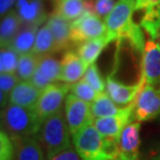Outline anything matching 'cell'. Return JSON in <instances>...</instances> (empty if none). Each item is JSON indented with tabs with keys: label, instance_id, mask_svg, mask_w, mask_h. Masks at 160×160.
<instances>
[{
	"label": "cell",
	"instance_id": "cell-1",
	"mask_svg": "<svg viewBox=\"0 0 160 160\" xmlns=\"http://www.w3.org/2000/svg\"><path fill=\"white\" fill-rule=\"evenodd\" d=\"M72 142L82 160H113L119 156L118 142L104 138L94 123L73 134Z\"/></svg>",
	"mask_w": 160,
	"mask_h": 160
},
{
	"label": "cell",
	"instance_id": "cell-2",
	"mask_svg": "<svg viewBox=\"0 0 160 160\" xmlns=\"http://www.w3.org/2000/svg\"><path fill=\"white\" fill-rule=\"evenodd\" d=\"M71 136L72 134L67 123L65 110L62 109L45 120L38 134V138L46 152L47 160L73 147Z\"/></svg>",
	"mask_w": 160,
	"mask_h": 160
},
{
	"label": "cell",
	"instance_id": "cell-3",
	"mask_svg": "<svg viewBox=\"0 0 160 160\" xmlns=\"http://www.w3.org/2000/svg\"><path fill=\"white\" fill-rule=\"evenodd\" d=\"M2 129L12 138L37 136L44 121L36 109L8 104L2 111Z\"/></svg>",
	"mask_w": 160,
	"mask_h": 160
},
{
	"label": "cell",
	"instance_id": "cell-4",
	"mask_svg": "<svg viewBox=\"0 0 160 160\" xmlns=\"http://www.w3.org/2000/svg\"><path fill=\"white\" fill-rule=\"evenodd\" d=\"M71 91V84L68 83H51L43 89L34 109L42 120L45 121L49 117L62 109L68 92Z\"/></svg>",
	"mask_w": 160,
	"mask_h": 160
},
{
	"label": "cell",
	"instance_id": "cell-5",
	"mask_svg": "<svg viewBox=\"0 0 160 160\" xmlns=\"http://www.w3.org/2000/svg\"><path fill=\"white\" fill-rule=\"evenodd\" d=\"M135 11V0H119L110 14L105 18L107 38L111 43L119 41L122 34L132 23V15Z\"/></svg>",
	"mask_w": 160,
	"mask_h": 160
},
{
	"label": "cell",
	"instance_id": "cell-6",
	"mask_svg": "<svg viewBox=\"0 0 160 160\" xmlns=\"http://www.w3.org/2000/svg\"><path fill=\"white\" fill-rule=\"evenodd\" d=\"M107 28L105 22L94 14L83 12L78 19L72 22L71 25V42L75 44H82L88 41L105 37Z\"/></svg>",
	"mask_w": 160,
	"mask_h": 160
},
{
	"label": "cell",
	"instance_id": "cell-7",
	"mask_svg": "<svg viewBox=\"0 0 160 160\" xmlns=\"http://www.w3.org/2000/svg\"><path fill=\"white\" fill-rule=\"evenodd\" d=\"M134 107H135V103L132 102L131 104L122 108V110L118 114L101 118V119H95L94 126L104 138L118 142L122 131L134 119Z\"/></svg>",
	"mask_w": 160,
	"mask_h": 160
},
{
	"label": "cell",
	"instance_id": "cell-8",
	"mask_svg": "<svg viewBox=\"0 0 160 160\" xmlns=\"http://www.w3.org/2000/svg\"><path fill=\"white\" fill-rule=\"evenodd\" d=\"M63 110H65L66 120L72 135L85 126L94 123L91 103L81 100L73 94L67 96Z\"/></svg>",
	"mask_w": 160,
	"mask_h": 160
},
{
	"label": "cell",
	"instance_id": "cell-9",
	"mask_svg": "<svg viewBox=\"0 0 160 160\" xmlns=\"http://www.w3.org/2000/svg\"><path fill=\"white\" fill-rule=\"evenodd\" d=\"M134 103V119L137 122L156 119L160 116V88L146 83Z\"/></svg>",
	"mask_w": 160,
	"mask_h": 160
},
{
	"label": "cell",
	"instance_id": "cell-10",
	"mask_svg": "<svg viewBox=\"0 0 160 160\" xmlns=\"http://www.w3.org/2000/svg\"><path fill=\"white\" fill-rule=\"evenodd\" d=\"M146 85V80L140 77L139 81L133 85H126L109 75L106 79V89L105 92L111 98L114 103L121 107H125L135 101L137 95Z\"/></svg>",
	"mask_w": 160,
	"mask_h": 160
},
{
	"label": "cell",
	"instance_id": "cell-11",
	"mask_svg": "<svg viewBox=\"0 0 160 160\" xmlns=\"http://www.w3.org/2000/svg\"><path fill=\"white\" fill-rule=\"evenodd\" d=\"M142 78L147 84L157 85L160 83V45L154 40L146 42L142 59Z\"/></svg>",
	"mask_w": 160,
	"mask_h": 160
},
{
	"label": "cell",
	"instance_id": "cell-12",
	"mask_svg": "<svg viewBox=\"0 0 160 160\" xmlns=\"http://www.w3.org/2000/svg\"><path fill=\"white\" fill-rule=\"evenodd\" d=\"M140 146V122H131L118 139L119 157L124 160H138Z\"/></svg>",
	"mask_w": 160,
	"mask_h": 160
},
{
	"label": "cell",
	"instance_id": "cell-13",
	"mask_svg": "<svg viewBox=\"0 0 160 160\" xmlns=\"http://www.w3.org/2000/svg\"><path fill=\"white\" fill-rule=\"evenodd\" d=\"M62 66L57 59L51 56H42L38 68L29 81L41 91H43L51 83L59 81Z\"/></svg>",
	"mask_w": 160,
	"mask_h": 160
},
{
	"label": "cell",
	"instance_id": "cell-14",
	"mask_svg": "<svg viewBox=\"0 0 160 160\" xmlns=\"http://www.w3.org/2000/svg\"><path fill=\"white\" fill-rule=\"evenodd\" d=\"M60 66H62V71H60L59 81L68 84H74L81 80L88 68L79 57L77 52L71 50L67 51L63 54Z\"/></svg>",
	"mask_w": 160,
	"mask_h": 160
},
{
	"label": "cell",
	"instance_id": "cell-15",
	"mask_svg": "<svg viewBox=\"0 0 160 160\" xmlns=\"http://www.w3.org/2000/svg\"><path fill=\"white\" fill-rule=\"evenodd\" d=\"M12 140L16 146L15 160H47L38 136L18 137Z\"/></svg>",
	"mask_w": 160,
	"mask_h": 160
},
{
	"label": "cell",
	"instance_id": "cell-16",
	"mask_svg": "<svg viewBox=\"0 0 160 160\" xmlns=\"http://www.w3.org/2000/svg\"><path fill=\"white\" fill-rule=\"evenodd\" d=\"M16 8L23 24L40 25L47 19L43 0H17Z\"/></svg>",
	"mask_w": 160,
	"mask_h": 160
},
{
	"label": "cell",
	"instance_id": "cell-17",
	"mask_svg": "<svg viewBox=\"0 0 160 160\" xmlns=\"http://www.w3.org/2000/svg\"><path fill=\"white\" fill-rule=\"evenodd\" d=\"M42 91L30 81H20L9 96V104L33 108L39 100Z\"/></svg>",
	"mask_w": 160,
	"mask_h": 160
},
{
	"label": "cell",
	"instance_id": "cell-18",
	"mask_svg": "<svg viewBox=\"0 0 160 160\" xmlns=\"http://www.w3.org/2000/svg\"><path fill=\"white\" fill-rule=\"evenodd\" d=\"M47 25L52 31L56 52L67 49L71 44V21L53 14L48 19Z\"/></svg>",
	"mask_w": 160,
	"mask_h": 160
},
{
	"label": "cell",
	"instance_id": "cell-19",
	"mask_svg": "<svg viewBox=\"0 0 160 160\" xmlns=\"http://www.w3.org/2000/svg\"><path fill=\"white\" fill-rule=\"evenodd\" d=\"M38 31H39V25L24 24V26L20 28L17 36L12 40L11 47L20 56L31 53L36 43Z\"/></svg>",
	"mask_w": 160,
	"mask_h": 160
},
{
	"label": "cell",
	"instance_id": "cell-20",
	"mask_svg": "<svg viewBox=\"0 0 160 160\" xmlns=\"http://www.w3.org/2000/svg\"><path fill=\"white\" fill-rule=\"evenodd\" d=\"M110 42L108 40L107 36L98 38V39H94L80 44L77 47L76 52H77L80 58L83 60V62L88 67H89L97 60L102 50Z\"/></svg>",
	"mask_w": 160,
	"mask_h": 160
},
{
	"label": "cell",
	"instance_id": "cell-21",
	"mask_svg": "<svg viewBox=\"0 0 160 160\" xmlns=\"http://www.w3.org/2000/svg\"><path fill=\"white\" fill-rule=\"evenodd\" d=\"M21 19L17 11H11L2 18L0 26V44L1 48L11 46L12 40L20 30Z\"/></svg>",
	"mask_w": 160,
	"mask_h": 160
},
{
	"label": "cell",
	"instance_id": "cell-22",
	"mask_svg": "<svg viewBox=\"0 0 160 160\" xmlns=\"http://www.w3.org/2000/svg\"><path fill=\"white\" fill-rule=\"evenodd\" d=\"M122 108L123 107L119 106L111 100L106 92H99L98 97L95 99L92 103H91L92 114L94 120L118 114L122 110Z\"/></svg>",
	"mask_w": 160,
	"mask_h": 160
},
{
	"label": "cell",
	"instance_id": "cell-23",
	"mask_svg": "<svg viewBox=\"0 0 160 160\" xmlns=\"http://www.w3.org/2000/svg\"><path fill=\"white\" fill-rule=\"evenodd\" d=\"M53 52H56L55 42H54L52 31L47 24H45L38 31L36 43H34L33 50L31 53L42 57Z\"/></svg>",
	"mask_w": 160,
	"mask_h": 160
},
{
	"label": "cell",
	"instance_id": "cell-24",
	"mask_svg": "<svg viewBox=\"0 0 160 160\" xmlns=\"http://www.w3.org/2000/svg\"><path fill=\"white\" fill-rule=\"evenodd\" d=\"M84 12V0H56L54 14L68 21L76 20Z\"/></svg>",
	"mask_w": 160,
	"mask_h": 160
},
{
	"label": "cell",
	"instance_id": "cell-25",
	"mask_svg": "<svg viewBox=\"0 0 160 160\" xmlns=\"http://www.w3.org/2000/svg\"><path fill=\"white\" fill-rule=\"evenodd\" d=\"M40 58V56L33 53L24 54L20 56L18 68L16 71V75L18 76L20 81H29L38 68Z\"/></svg>",
	"mask_w": 160,
	"mask_h": 160
},
{
	"label": "cell",
	"instance_id": "cell-26",
	"mask_svg": "<svg viewBox=\"0 0 160 160\" xmlns=\"http://www.w3.org/2000/svg\"><path fill=\"white\" fill-rule=\"evenodd\" d=\"M20 79L16 73H2L0 75V91H1V108H5L9 104V96Z\"/></svg>",
	"mask_w": 160,
	"mask_h": 160
},
{
	"label": "cell",
	"instance_id": "cell-27",
	"mask_svg": "<svg viewBox=\"0 0 160 160\" xmlns=\"http://www.w3.org/2000/svg\"><path fill=\"white\" fill-rule=\"evenodd\" d=\"M20 55L11 46L1 48L0 52V72L16 73Z\"/></svg>",
	"mask_w": 160,
	"mask_h": 160
},
{
	"label": "cell",
	"instance_id": "cell-28",
	"mask_svg": "<svg viewBox=\"0 0 160 160\" xmlns=\"http://www.w3.org/2000/svg\"><path fill=\"white\" fill-rule=\"evenodd\" d=\"M70 92L77 98L88 102V103H92L99 95V92L92 88L83 78L74 84H71V91Z\"/></svg>",
	"mask_w": 160,
	"mask_h": 160
},
{
	"label": "cell",
	"instance_id": "cell-29",
	"mask_svg": "<svg viewBox=\"0 0 160 160\" xmlns=\"http://www.w3.org/2000/svg\"><path fill=\"white\" fill-rule=\"evenodd\" d=\"M83 79L98 92H104L106 89V82L102 78L98 67L95 63H92L88 68L84 76H83Z\"/></svg>",
	"mask_w": 160,
	"mask_h": 160
},
{
	"label": "cell",
	"instance_id": "cell-30",
	"mask_svg": "<svg viewBox=\"0 0 160 160\" xmlns=\"http://www.w3.org/2000/svg\"><path fill=\"white\" fill-rule=\"evenodd\" d=\"M16 146L14 140L4 130L0 132V160H15Z\"/></svg>",
	"mask_w": 160,
	"mask_h": 160
},
{
	"label": "cell",
	"instance_id": "cell-31",
	"mask_svg": "<svg viewBox=\"0 0 160 160\" xmlns=\"http://www.w3.org/2000/svg\"><path fill=\"white\" fill-rule=\"evenodd\" d=\"M114 5V0H95V15L105 19L112 11Z\"/></svg>",
	"mask_w": 160,
	"mask_h": 160
},
{
	"label": "cell",
	"instance_id": "cell-32",
	"mask_svg": "<svg viewBox=\"0 0 160 160\" xmlns=\"http://www.w3.org/2000/svg\"><path fill=\"white\" fill-rule=\"evenodd\" d=\"M135 11L160 12V0H135Z\"/></svg>",
	"mask_w": 160,
	"mask_h": 160
},
{
	"label": "cell",
	"instance_id": "cell-33",
	"mask_svg": "<svg viewBox=\"0 0 160 160\" xmlns=\"http://www.w3.org/2000/svg\"><path fill=\"white\" fill-rule=\"evenodd\" d=\"M48 160H82V159L80 158L77 151H76L74 146H73L71 148L58 153L57 155L53 156L52 158H50Z\"/></svg>",
	"mask_w": 160,
	"mask_h": 160
},
{
	"label": "cell",
	"instance_id": "cell-34",
	"mask_svg": "<svg viewBox=\"0 0 160 160\" xmlns=\"http://www.w3.org/2000/svg\"><path fill=\"white\" fill-rule=\"evenodd\" d=\"M15 2H17V0H0V14L2 17L11 12L12 6L15 4Z\"/></svg>",
	"mask_w": 160,
	"mask_h": 160
},
{
	"label": "cell",
	"instance_id": "cell-35",
	"mask_svg": "<svg viewBox=\"0 0 160 160\" xmlns=\"http://www.w3.org/2000/svg\"><path fill=\"white\" fill-rule=\"evenodd\" d=\"M149 160H160V151H158L157 153H155V154L153 155Z\"/></svg>",
	"mask_w": 160,
	"mask_h": 160
},
{
	"label": "cell",
	"instance_id": "cell-36",
	"mask_svg": "<svg viewBox=\"0 0 160 160\" xmlns=\"http://www.w3.org/2000/svg\"><path fill=\"white\" fill-rule=\"evenodd\" d=\"M113 160H124V159H122L121 157H119V156H118V157L116 159H113Z\"/></svg>",
	"mask_w": 160,
	"mask_h": 160
}]
</instances>
